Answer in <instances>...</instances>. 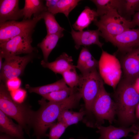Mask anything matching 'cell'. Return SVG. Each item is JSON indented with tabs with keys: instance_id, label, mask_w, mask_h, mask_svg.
I'll use <instances>...</instances> for the list:
<instances>
[{
	"instance_id": "obj_1",
	"label": "cell",
	"mask_w": 139,
	"mask_h": 139,
	"mask_svg": "<svg viewBox=\"0 0 139 139\" xmlns=\"http://www.w3.org/2000/svg\"><path fill=\"white\" fill-rule=\"evenodd\" d=\"M81 99L79 93L75 91L72 92L66 99L60 102H47L42 97L38 101L40 107L35 111L33 118V136L40 139L46 137L47 130L55 123L62 112L77 108Z\"/></svg>"
},
{
	"instance_id": "obj_2",
	"label": "cell",
	"mask_w": 139,
	"mask_h": 139,
	"mask_svg": "<svg viewBox=\"0 0 139 139\" xmlns=\"http://www.w3.org/2000/svg\"><path fill=\"white\" fill-rule=\"evenodd\" d=\"M118 83L114 94L116 115L123 127H127L136 121L135 109L139 102V94L133 82L124 78Z\"/></svg>"
},
{
	"instance_id": "obj_3",
	"label": "cell",
	"mask_w": 139,
	"mask_h": 139,
	"mask_svg": "<svg viewBox=\"0 0 139 139\" xmlns=\"http://www.w3.org/2000/svg\"><path fill=\"white\" fill-rule=\"evenodd\" d=\"M0 82V110L15 120L30 136L35 111L28 103H19L13 100L5 84Z\"/></svg>"
},
{
	"instance_id": "obj_4",
	"label": "cell",
	"mask_w": 139,
	"mask_h": 139,
	"mask_svg": "<svg viewBox=\"0 0 139 139\" xmlns=\"http://www.w3.org/2000/svg\"><path fill=\"white\" fill-rule=\"evenodd\" d=\"M80 76L78 86L84 102V109L86 113L82 121L87 126L90 122L93 104L104 85L103 81L97 69Z\"/></svg>"
},
{
	"instance_id": "obj_5",
	"label": "cell",
	"mask_w": 139,
	"mask_h": 139,
	"mask_svg": "<svg viewBox=\"0 0 139 139\" xmlns=\"http://www.w3.org/2000/svg\"><path fill=\"white\" fill-rule=\"evenodd\" d=\"M116 115L115 102L103 85L92 106L89 127H97L101 125L105 120L111 124Z\"/></svg>"
},
{
	"instance_id": "obj_6",
	"label": "cell",
	"mask_w": 139,
	"mask_h": 139,
	"mask_svg": "<svg viewBox=\"0 0 139 139\" xmlns=\"http://www.w3.org/2000/svg\"><path fill=\"white\" fill-rule=\"evenodd\" d=\"M103 38L113 36L133 28L131 21L127 20L116 9H112L94 22Z\"/></svg>"
},
{
	"instance_id": "obj_7",
	"label": "cell",
	"mask_w": 139,
	"mask_h": 139,
	"mask_svg": "<svg viewBox=\"0 0 139 139\" xmlns=\"http://www.w3.org/2000/svg\"><path fill=\"white\" fill-rule=\"evenodd\" d=\"M42 19L41 14L30 19L8 21L0 23V44L18 36L32 34L36 24Z\"/></svg>"
},
{
	"instance_id": "obj_8",
	"label": "cell",
	"mask_w": 139,
	"mask_h": 139,
	"mask_svg": "<svg viewBox=\"0 0 139 139\" xmlns=\"http://www.w3.org/2000/svg\"><path fill=\"white\" fill-rule=\"evenodd\" d=\"M121 67L115 56L102 50L99 61V72L103 81L114 89H116L120 78Z\"/></svg>"
},
{
	"instance_id": "obj_9",
	"label": "cell",
	"mask_w": 139,
	"mask_h": 139,
	"mask_svg": "<svg viewBox=\"0 0 139 139\" xmlns=\"http://www.w3.org/2000/svg\"><path fill=\"white\" fill-rule=\"evenodd\" d=\"M34 57V53L23 56L19 55L6 56L0 73V82L18 78L23 73L27 65Z\"/></svg>"
},
{
	"instance_id": "obj_10",
	"label": "cell",
	"mask_w": 139,
	"mask_h": 139,
	"mask_svg": "<svg viewBox=\"0 0 139 139\" xmlns=\"http://www.w3.org/2000/svg\"><path fill=\"white\" fill-rule=\"evenodd\" d=\"M32 34L17 36L9 40L0 44V56L3 58L7 56L30 54L37 51L31 45Z\"/></svg>"
},
{
	"instance_id": "obj_11",
	"label": "cell",
	"mask_w": 139,
	"mask_h": 139,
	"mask_svg": "<svg viewBox=\"0 0 139 139\" xmlns=\"http://www.w3.org/2000/svg\"><path fill=\"white\" fill-rule=\"evenodd\" d=\"M125 54L135 48L139 41V28L130 29L116 36L104 39Z\"/></svg>"
},
{
	"instance_id": "obj_12",
	"label": "cell",
	"mask_w": 139,
	"mask_h": 139,
	"mask_svg": "<svg viewBox=\"0 0 139 139\" xmlns=\"http://www.w3.org/2000/svg\"><path fill=\"white\" fill-rule=\"evenodd\" d=\"M121 67L124 78L133 82L139 76V47L125 53L122 59Z\"/></svg>"
},
{
	"instance_id": "obj_13",
	"label": "cell",
	"mask_w": 139,
	"mask_h": 139,
	"mask_svg": "<svg viewBox=\"0 0 139 139\" xmlns=\"http://www.w3.org/2000/svg\"><path fill=\"white\" fill-rule=\"evenodd\" d=\"M71 33L75 44V47L79 49L81 46H85L96 45L102 48L103 44L99 40L100 32L96 30L76 31L72 28Z\"/></svg>"
},
{
	"instance_id": "obj_14",
	"label": "cell",
	"mask_w": 139,
	"mask_h": 139,
	"mask_svg": "<svg viewBox=\"0 0 139 139\" xmlns=\"http://www.w3.org/2000/svg\"><path fill=\"white\" fill-rule=\"evenodd\" d=\"M19 0H0V23L16 21L23 17L22 9L19 7Z\"/></svg>"
},
{
	"instance_id": "obj_15",
	"label": "cell",
	"mask_w": 139,
	"mask_h": 139,
	"mask_svg": "<svg viewBox=\"0 0 139 139\" xmlns=\"http://www.w3.org/2000/svg\"><path fill=\"white\" fill-rule=\"evenodd\" d=\"M97 128L98 130L96 132L100 135L99 139H120L127 137L130 133H136L138 129L134 124L129 127H116L111 125L105 127L101 125Z\"/></svg>"
},
{
	"instance_id": "obj_16",
	"label": "cell",
	"mask_w": 139,
	"mask_h": 139,
	"mask_svg": "<svg viewBox=\"0 0 139 139\" xmlns=\"http://www.w3.org/2000/svg\"><path fill=\"white\" fill-rule=\"evenodd\" d=\"M73 61L72 56L63 53L53 62H49L42 60L40 64L43 67L49 69L55 74H62L75 66L73 64Z\"/></svg>"
},
{
	"instance_id": "obj_17",
	"label": "cell",
	"mask_w": 139,
	"mask_h": 139,
	"mask_svg": "<svg viewBox=\"0 0 139 139\" xmlns=\"http://www.w3.org/2000/svg\"><path fill=\"white\" fill-rule=\"evenodd\" d=\"M23 130L20 125L15 123L11 118L0 110V133L6 134L18 139H25Z\"/></svg>"
},
{
	"instance_id": "obj_18",
	"label": "cell",
	"mask_w": 139,
	"mask_h": 139,
	"mask_svg": "<svg viewBox=\"0 0 139 139\" xmlns=\"http://www.w3.org/2000/svg\"><path fill=\"white\" fill-rule=\"evenodd\" d=\"M99 61L93 56L89 49L83 47L80 52L76 67L84 75L98 68Z\"/></svg>"
},
{
	"instance_id": "obj_19",
	"label": "cell",
	"mask_w": 139,
	"mask_h": 139,
	"mask_svg": "<svg viewBox=\"0 0 139 139\" xmlns=\"http://www.w3.org/2000/svg\"><path fill=\"white\" fill-rule=\"evenodd\" d=\"M98 16L96 11L86 6L73 25L74 30L82 31L88 28L91 23L97 20Z\"/></svg>"
},
{
	"instance_id": "obj_20",
	"label": "cell",
	"mask_w": 139,
	"mask_h": 139,
	"mask_svg": "<svg viewBox=\"0 0 139 139\" xmlns=\"http://www.w3.org/2000/svg\"><path fill=\"white\" fill-rule=\"evenodd\" d=\"M22 10L24 20L31 19L33 15L34 17H35L47 11L43 1L41 0H25L24 6Z\"/></svg>"
},
{
	"instance_id": "obj_21",
	"label": "cell",
	"mask_w": 139,
	"mask_h": 139,
	"mask_svg": "<svg viewBox=\"0 0 139 139\" xmlns=\"http://www.w3.org/2000/svg\"><path fill=\"white\" fill-rule=\"evenodd\" d=\"M63 31L56 33L47 35L41 42L37 45L41 49L43 54L44 60L47 62L49 56L55 47L59 39L64 36Z\"/></svg>"
},
{
	"instance_id": "obj_22",
	"label": "cell",
	"mask_w": 139,
	"mask_h": 139,
	"mask_svg": "<svg viewBox=\"0 0 139 139\" xmlns=\"http://www.w3.org/2000/svg\"><path fill=\"white\" fill-rule=\"evenodd\" d=\"M96 5V11L98 16H101L110 10L116 9L121 15L124 0H91Z\"/></svg>"
},
{
	"instance_id": "obj_23",
	"label": "cell",
	"mask_w": 139,
	"mask_h": 139,
	"mask_svg": "<svg viewBox=\"0 0 139 139\" xmlns=\"http://www.w3.org/2000/svg\"><path fill=\"white\" fill-rule=\"evenodd\" d=\"M68 87L63 78L52 83L42 86L32 87L28 84L25 85L26 88L30 93H36L41 96Z\"/></svg>"
},
{
	"instance_id": "obj_24",
	"label": "cell",
	"mask_w": 139,
	"mask_h": 139,
	"mask_svg": "<svg viewBox=\"0 0 139 139\" xmlns=\"http://www.w3.org/2000/svg\"><path fill=\"white\" fill-rule=\"evenodd\" d=\"M85 114L84 109L79 112L72 111L69 109L65 110L60 114L57 119V121L62 123L67 127L82 121Z\"/></svg>"
},
{
	"instance_id": "obj_25",
	"label": "cell",
	"mask_w": 139,
	"mask_h": 139,
	"mask_svg": "<svg viewBox=\"0 0 139 139\" xmlns=\"http://www.w3.org/2000/svg\"><path fill=\"white\" fill-rule=\"evenodd\" d=\"M41 14L46 25L47 35L55 34L65 30L58 23L54 15L48 11L44 12Z\"/></svg>"
},
{
	"instance_id": "obj_26",
	"label": "cell",
	"mask_w": 139,
	"mask_h": 139,
	"mask_svg": "<svg viewBox=\"0 0 139 139\" xmlns=\"http://www.w3.org/2000/svg\"><path fill=\"white\" fill-rule=\"evenodd\" d=\"M73 89L68 87L66 88L43 95L42 96L49 101L60 102L66 99L69 97Z\"/></svg>"
},
{
	"instance_id": "obj_27",
	"label": "cell",
	"mask_w": 139,
	"mask_h": 139,
	"mask_svg": "<svg viewBox=\"0 0 139 139\" xmlns=\"http://www.w3.org/2000/svg\"><path fill=\"white\" fill-rule=\"evenodd\" d=\"M76 66L64 72L62 74L63 79L66 84L71 88L79 86L80 76L76 70Z\"/></svg>"
},
{
	"instance_id": "obj_28",
	"label": "cell",
	"mask_w": 139,
	"mask_h": 139,
	"mask_svg": "<svg viewBox=\"0 0 139 139\" xmlns=\"http://www.w3.org/2000/svg\"><path fill=\"white\" fill-rule=\"evenodd\" d=\"M79 0H58L56 14L61 13L68 18L70 13L78 5Z\"/></svg>"
},
{
	"instance_id": "obj_29",
	"label": "cell",
	"mask_w": 139,
	"mask_h": 139,
	"mask_svg": "<svg viewBox=\"0 0 139 139\" xmlns=\"http://www.w3.org/2000/svg\"><path fill=\"white\" fill-rule=\"evenodd\" d=\"M67 128L61 122L55 123L49 127V131L47 137L48 139H59Z\"/></svg>"
},
{
	"instance_id": "obj_30",
	"label": "cell",
	"mask_w": 139,
	"mask_h": 139,
	"mask_svg": "<svg viewBox=\"0 0 139 139\" xmlns=\"http://www.w3.org/2000/svg\"><path fill=\"white\" fill-rule=\"evenodd\" d=\"M139 5V0H124L121 13L124 12L128 15H134Z\"/></svg>"
},
{
	"instance_id": "obj_31",
	"label": "cell",
	"mask_w": 139,
	"mask_h": 139,
	"mask_svg": "<svg viewBox=\"0 0 139 139\" xmlns=\"http://www.w3.org/2000/svg\"><path fill=\"white\" fill-rule=\"evenodd\" d=\"M11 95L13 100L19 103L23 102L26 94V91L20 88L11 91Z\"/></svg>"
},
{
	"instance_id": "obj_32",
	"label": "cell",
	"mask_w": 139,
	"mask_h": 139,
	"mask_svg": "<svg viewBox=\"0 0 139 139\" xmlns=\"http://www.w3.org/2000/svg\"><path fill=\"white\" fill-rule=\"evenodd\" d=\"M6 85L8 90L10 91L19 88L21 85L20 80L18 78H15L7 81Z\"/></svg>"
},
{
	"instance_id": "obj_33",
	"label": "cell",
	"mask_w": 139,
	"mask_h": 139,
	"mask_svg": "<svg viewBox=\"0 0 139 139\" xmlns=\"http://www.w3.org/2000/svg\"><path fill=\"white\" fill-rule=\"evenodd\" d=\"M46 6L47 11L54 15L56 14V11L57 2L58 0H46Z\"/></svg>"
},
{
	"instance_id": "obj_34",
	"label": "cell",
	"mask_w": 139,
	"mask_h": 139,
	"mask_svg": "<svg viewBox=\"0 0 139 139\" xmlns=\"http://www.w3.org/2000/svg\"><path fill=\"white\" fill-rule=\"evenodd\" d=\"M137 11V12L134 15L133 19L131 21L133 27L137 26L139 28V5Z\"/></svg>"
},
{
	"instance_id": "obj_35",
	"label": "cell",
	"mask_w": 139,
	"mask_h": 139,
	"mask_svg": "<svg viewBox=\"0 0 139 139\" xmlns=\"http://www.w3.org/2000/svg\"><path fill=\"white\" fill-rule=\"evenodd\" d=\"M133 84L135 89L139 94V76L134 81Z\"/></svg>"
},
{
	"instance_id": "obj_36",
	"label": "cell",
	"mask_w": 139,
	"mask_h": 139,
	"mask_svg": "<svg viewBox=\"0 0 139 139\" xmlns=\"http://www.w3.org/2000/svg\"><path fill=\"white\" fill-rule=\"evenodd\" d=\"M0 139H18L8 135L0 133Z\"/></svg>"
},
{
	"instance_id": "obj_37",
	"label": "cell",
	"mask_w": 139,
	"mask_h": 139,
	"mask_svg": "<svg viewBox=\"0 0 139 139\" xmlns=\"http://www.w3.org/2000/svg\"><path fill=\"white\" fill-rule=\"evenodd\" d=\"M135 114L136 118L139 119V102L136 107Z\"/></svg>"
},
{
	"instance_id": "obj_38",
	"label": "cell",
	"mask_w": 139,
	"mask_h": 139,
	"mask_svg": "<svg viewBox=\"0 0 139 139\" xmlns=\"http://www.w3.org/2000/svg\"><path fill=\"white\" fill-rule=\"evenodd\" d=\"M134 139H139V127L138 128V129L136 134L133 137Z\"/></svg>"
},
{
	"instance_id": "obj_39",
	"label": "cell",
	"mask_w": 139,
	"mask_h": 139,
	"mask_svg": "<svg viewBox=\"0 0 139 139\" xmlns=\"http://www.w3.org/2000/svg\"><path fill=\"white\" fill-rule=\"evenodd\" d=\"M139 47V41L135 47Z\"/></svg>"
},
{
	"instance_id": "obj_40",
	"label": "cell",
	"mask_w": 139,
	"mask_h": 139,
	"mask_svg": "<svg viewBox=\"0 0 139 139\" xmlns=\"http://www.w3.org/2000/svg\"><path fill=\"white\" fill-rule=\"evenodd\" d=\"M69 139H74V138H70ZM80 139H85V138H80Z\"/></svg>"
},
{
	"instance_id": "obj_41",
	"label": "cell",
	"mask_w": 139,
	"mask_h": 139,
	"mask_svg": "<svg viewBox=\"0 0 139 139\" xmlns=\"http://www.w3.org/2000/svg\"><path fill=\"white\" fill-rule=\"evenodd\" d=\"M131 139H134L133 138V137Z\"/></svg>"
},
{
	"instance_id": "obj_42",
	"label": "cell",
	"mask_w": 139,
	"mask_h": 139,
	"mask_svg": "<svg viewBox=\"0 0 139 139\" xmlns=\"http://www.w3.org/2000/svg\"><path fill=\"white\" fill-rule=\"evenodd\" d=\"M36 139H40L36 138Z\"/></svg>"
}]
</instances>
